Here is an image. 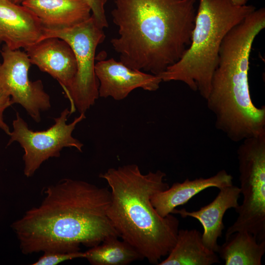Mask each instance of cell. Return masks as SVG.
Segmentation results:
<instances>
[{
  "label": "cell",
  "instance_id": "obj_1",
  "mask_svg": "<svg viewBox=\"0 0 265 265\" xmlns=\"http://www.w3.org/2000/svg\"><path fill=\"white\" fill-rule=\"evenodd\" d=\"M41 203L26 211L11 227L25 255L79 252L119 237L107 216L110 190L88 182L64 179L48 186Z\"/></svg>",
  "mask_w": 265,
  "mask_h": 265
},
{
  "label": "cell",
  "instance_id": "obj_2",
  "mask_svg": "<svg viewBox=\"0 0 265 265\" xmlns=\"http://www.w3.org/2000/svg\"><path fill=\"white\" fill-rule=\"evenodd\" d=\"M118 36L111 40L120 61L158 75L178 61L191 43L196 0H114Z\"/></svg>",
  "mask_w": 265,
  "mask_h": 265
},
{
  "label": "cell",
  "instance_id": "obj_3",
  "mask_svg": "<svg viewBox=\"0 0 265 265\" xmlns=\"http://www.w3.org/2000/svg\"><path fill=\"white\" fill-rule=\"evenodd\" d=\"M99 177L109 187L107 216L119 237L143 259L158 265L173 248L179 226L176 217L161 216L151 203L155 193L169 187L166 174L158 170L144 174L137 164H129L108 168Z\"/></svg>",
  "mask_w": 265,
  "mask_h": 265
},
{
  "label": "cell",
  "instance_id": "obj_4",
  "mask_svg": "<svg viewBox=\"0 0 265 265\" xmlns=\"http://www.w3.org/2000/svg\"><path fill=\"white\" fill-rule=\"evenodd\" d=\"M265 28V9H255L224 37L207 105L215 126L231 141L265 133V106L257 107L249 91V58L256 36Z\"/></svg>",
  "mask_w": 265,
  "mask_h": 265
},
{
  "label": "cell",
  "instance_id": "obj_5",
  "mask_svg": "<svg viewBox=\"0 0 265 265\" xmlns=\"http://www.w3.org/2000/svg\"><path fill=\"white\" fill-rule=\"evenodd\" d=\"M255 9L230 0H199L190 45L178 61L157 76L162 81H181L206 100L224 37Z\"/></svg>",
  "mask_w": 265,
  "mask_h": 265
},
{
  "label": "cell",
  "instance_id": "obj_6",
  "mask_svg": "<svg viewBox=\"0 0 265 265\" xmlns=\"http://www.w3.org/2000/svg\"><path fill=\"white\" fill-rule=\"evenodd\" d=\"M237 150L241 205L238 216L225 237L246 231L258 241L265 240V133L243 139Z\"/></svg>",
  "mask_w": 265,
  "mask_h": 265
},
{
  "label": "cell",
  "instance_id": "obj_7",
  "mask_svg": "<svg viewBox=\"0 0 265 265\" xmlns=\"http://www.w3.org/2000/svg\"><path fill=\"white\" fill-rule=\"evenodd\" d=\"M57 37L72 48L77 63V72L71 86L65 93L71 104V114L77 110L85 113L99 96V83L95 71L97 47L104 41L103 29L91 16L74 26L58 29H44L41 40Z\"/></svg>",
  "mask_w": 265,
  "mask_h": 265
},
{
  "label": "cell",
  "instance_id": "obj_8",
  "mask_svg": "<svg viewBox=\"0 0 265 265\" xmlns=\"http://www.w3.org/2000/svg\"><path fill=\"white\" fill-rule=\"evenodd\" d=\"M70 115V109L66 108L59 116L54 118L55 123L52 127L45 131H33L17 112L7 145L16 141L24 149V173L26 177L33 176L49 158L59 157L64 147H75L82 152L83 143L74 138L72 132L78 124L85 118V113H80L72 122L67 124Z\"/></svg>",
  "mask_w": 265,
  "mask_h": 265
},
{
  "label": "cell",
  "instance_id": "obj_9",
  "mask_svg": "<svg viewBox=\"0 0 265 265\" xmlns=\"http://www.w3.org/2000/svg\"><path fill=\"white\" fill-rule=\"evenodd\" d=\"M0 52V80L10 95L12 104L20 105L34 121L39 122L41 112L51 108L50 97L41 80H29L31 64L27 53L5 45Z\"/></svg>",
  "mask_w": 265,
  "mask_h": 265
},
{
  "label": "cell",
  "instance_id": "obj_10",
  "mask_svg": "<svg viewBox=\"0 0 265 265\" xmlns=\"http://www.w3.org/2000/svg\"><path fill=\"white\" fill-rule=\"evenodd\" d=\"M95 71L99 83V97L117 101L126 98L136 88L156 91L162 81L157 75L132 69L113 58L98 61Z\"/></svg>",
  "mask_w": 265,
  "mask_h": 265
},
{
  "label": "cell",
  "instance_id": "obj_11",
  "mask_svg": "<svg viewBox=\"0 0 265 265\" xmlns=\"http://www.w3.org/2000/svg\"><path fill=\"white\" fill-rule=\"evenodd\" d=\"M25 52L31 64L56 80L65 94L77 72L75 56L69 44L59 38L48 37L26 48Z\"/></svg>",
  "mask_w": 265,
  "mask_h": 265
},
{
  "label": "cell",
  "instance_id": "obj_12",
  "mask_svg": "<svg viewBox=\"0 0 265 265\" xmlns=\"http://www.w3.org/2000/svg\"><path fill=\"white\" fill-rule=\"evenodd\" d=\"M44 29L39 19L22 4L0 0V44L25 50L40 41Z\"/></svg>",
  "mask_w": 265,
  "mask_h": 265
},
{
  "label": "cell",
  "instance_id": "obj_13",
  "mask_svg": "<svg viewBox=\"0 0 265 265\" xmlns=\"http://www.w3.org/2000/svg\"><path fill=\"white\" fill-rule=\"evenodd\" d=\"M216 197L209 204L196 211H187L185 209H175L172 214H178L182 217H191L197 219L203 228V241L206 247L217 253L219 245L217 239L221 237L224 229L223 218L226 212L239 206L240 188L233 185L220 188Z\"/></svg>",
  "mask_w": 265,
  "mask_h": 265
},
{
  "label": "cell",
  "instance_id": "obj_14",
  "mask_svg": "<svg viewBox=\"0 0 265 265\" xmlns=\"http://www.w3.org/2000/svg\"><path fill=\"white\" fill-rule=\"evenodd\" d=\"M233 180V176L224 169L207 178L200 177L192 180L187 178L182 183H175L171 187L155 193L152 196L151 203L158 214L165 217L202 190L232 185Z\"/></svg>",
  "mask_w": 265,
  "mask_h": 265
},
{
  "label": "cell",
  "instance_id": "obj_15",
  "mask_svg": "<svg viewBox=\"0 0 265 265\" xmlns=\"http://www.w3.org/2000/svg\"><path fill=\"white\" fill-rule=\"evenodd\" d=\"M22 4L32 12L47 29L72 27L91 16L90 7L82 0H26Z\"/></svg>",
  "mask_w": 265,
  "mask_h": 265
},
{
  "label": "cell",
  "instance_id": "obj_16",
  "mask_svg": "<svg viewBox=\"0 0 265 265\" xmlns=\"http://www.w3.org/2000/svg\"><path fill=\"white\" fill-rule=\"evenodd\" d=\"M219 263L216 253L204 244L199 231L181 229L173 248L158 265H211Z\"/></svg>",
  "mask_w": 265,
  "mask_h": 265
},
{
  "label": "cell",
  "instance_id": "obj_17",
  "mask_svg": "<svg viewBox=\"0 0 265 265\" xmlns=\"http://www.w3.org/2000/svg\"><path fill=\"white\" fill-rule=\"evenodd\" d=\"M265 252V240L258 241L246 231L234 233L225 237L217 253L225 265H261Z\"/></svg>",
  "mask_w": 265,
  "mask_h": 265
},
{
  "label": "cell",
  "instance_id": "obj_18",
  "mask_svg": "<svg viewBox=\"0 0 265 265\" xmlns=\"http://www.w3.org/2000/svg\"><path fill=\"white\" fill-rule=\"evenodd\" d=\"M119 237L108 238L84 252V257L93 265H126L143 259L130 244Z\"/></svg>",
  "mask_w": 265,
  "mask_h": 265
},
{
  "label": "cell",
  "instance_id": "obj_19",
  "mask_svg": "<svg viewBox=\"0 0 265 265\" xmlns=\"http://www.w3.org/2000/svg\"><path fill=\"white\" fill-rule=\"evenodd\" d=\"M84 253L80 251L72 253L45 252L33 265H54L62 262L77 258H84Z\"/></svg>",
  "mask_w": 265,
  "mask_h": 265
},
{
  "label": "cell",
  "instance_id": "obj_20",
  "mask_svg": "<svg viewBox=\"0 0 265 265\" xmlns=\"http://www.w3.org/2000/svg\"><path fill=\"white\" fill-rule=\"evenodd\" d=\"M90 7L91 16L97 25L104 29L108 26V23L105 13V6L107 0H82Z\"/></svg>",
  "mask_w": 265,
  "mask_h": 265
},
{
  "label": "cell",
  "instance_id": "obj_21",
  "mask_svg": "<svg viewBox=\"0 0 265 265\" xmlns=\"http://www.w3.org/2000/svg\"><path fill=\"white\" fill-rule=\"evenodd\" d=\"M12 105L10 95L0 80V129L8 135L11 132L4 121L3 114L4 110Z\"/></svg>",
  "mask_w": 265,
  "mask_h": 265
},
{
  "label": "cell",
  "instance_id": "obj_22",
  "mask_svg": "<svg viewBox=\"0 0 265 265\" xmlns=\"http://www.w3.org/2000/svg\"><path fill=\"white\" fill-rule=\"evenodd\" d=\"M9 0L14 3H16L18 4H22V3L26 0Z\"/></svg>",
  "mask_w": 265,
  "mask_h": 265
}]
</instances>
